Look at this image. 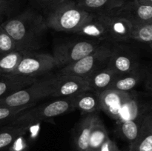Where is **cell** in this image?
<instances>
[{"label":"cell","instance_id":"7a4b0ae2","mask_svg":"<svg viewBox=\"0 0 152 151\" xmlns=\"http://www.w3.org/2000/svg\"><path fill=\"white\" fill-rule=\"evenodd\" d=\"M91 15L79 7L74 1L65 0L49 10L44 22L47 29L74 33Z\"/></svg>","mask_w":152,"mask_h":151},{"label":"cell","instance_id":"2e32d148","mask_svg":"<svg viewBox=\"0 0 152 151\" xmlns=\"http://www.w3.org/2000/svg\"><path fill=\"white\" fill-rule=\"evenodd\" d=\"M117 76V74L108 68L107 65L99 68L86 78L88 90H93L98 93L108 90Z\"/></svg>","mask_w":152,"mask_h":151},{"label":"cell","instance_id":"f1b7e54d","mask_svg":"<svg viewBox=\"0 0 152 151\" xmlns=\"http://www.w3.org/2000/svg\"><path fill=\"white\" fill-rule=\"evenodd\" d=\"M7 149L8 151H26L28 149V144L23 136H22L16 139Z\"/></svg>","mask_w":152,"mask_h":151},{"label":"cell","instance_id":"7c38bea8","mask_svg":"<svg viewBox=\"0 0 152 151\" xmlns=\"http://www.w3.org/2000/svg\"><path fill=\"white\" fill-rule=\"evenodd\" d=\"M130 96V91L124 92L108 89L99 93L100 109L109 118L117 121L125 102Z\"/></svg>","mask_w":152,"mask_h":151},{"label":"cell","instance_id":"8992f818","mask_svg":"<svg viewBox=\"0 0 152 151\" xmlns=\"http://www.w3.org/2000/svg\"><path fill=\"white\" fill-rule=\"evenodd\" d=\"M57 63L50 53L26 52L17 67L10 74L39 78L51 71Z\"/></svg>","mask_w":152,"mask_h":151},{"label":"cell","instance_id":"4316f807","mask_svg":"<svg viewBox=\"0 0 152 151\" xmlns=\"http://www.w3.org/2000/svg\"><path fill=\"white\" fill-rule=\"evenodd\" d=\"M14 50H18L16 43L0 25V57Z\"/></svg>","mask_w":152,"mask_h":151},{"label":"cell","instance_id":"e0dca14e","mask_svg":"<svg viewBox=\"0 0 152 151\" xmlns=\"http://www.w3.org/2000/svg\"><path fill=\"white\" fill-rule=\"evenodd\" d=\"M37 79V78L14 74L0 76V99L28 87Z\"/></svg>","mask_w":152,"mask_h":151},{"label":"cell","instance_id":"5bb4252c","mask_svg":"<svg viewBox=\"0 0 152 151\" xmlns=\"http://www.w3.org/2000/svg\"><path fill=\"white\" fill-rule=\"evenodd\" d=\"M74 33L102 42L110 41L106 28L97 14L91 15Z\"/></svg>","mask_w":152,"mask_h":151},{"label":"cell","instance_id":"603a6c76","mask_svg":"<svg viewBox=\"0 0 152 151\" xmlns=\"http://www.w3.org/2000/svg\"><path fill=\"white\" fill-rule=\"evenodd\" d=\"M28 127L7 124L0 127V151L7 149L16 139L24 136L28 131Z\"/></svg>","mask_w":152,"mask_h":151},{"label":"cell","instance_id":"d4e9b609","mask_svg":"<svg viewBox=\"0 0 152 151\" xmlns=\"http://www.w3.org/2000/svg\"><path fill=\"white\" fill-rule=\"evenodd\" d=\"M131 40L148 44L151 46L152 42V22L132 25Z\"/></svg>","mask_w":152,"mask_h":151},{"label":"cell","instance_id":"e575fe53","mask_svg":"<svg viewBox=\"0 0 152 151\" xmlns=\"http://www.w3.org/2000/svg\"><path fill=\"white\" fill-rule=\"evenodd\" d=\"M4 16H0V25H1L3 22V21H4Z\"/></svg>","mask_w":152,"mask_h":151},{"label":"cell","instance_id":"ffe728a7","mask_svg":"<svg viewBox=\"0 0 152 151\" xmlns=\"http://www.w3.org/2000/svg\"><path fill=\"white\" fill-rule=\"evenodd\" d=\"M129 151H152L151 110L145 114L137 139L129 144Z\"/></svg>","mask_w":152,"mask_h":151},{"label":"cell","instance_id":"836d02e7","mask_svg":"<svg viewBox=\"0 0 152 151\" xmlns=\"http://www.w3.org/2000/svg\"><path fill=\"white\" fill-rule=\"evenodd\" d=\"M137 1H138L140 3H142V4L152 5V0H137Z\"/></svg>","mask_w":152,"mask_h":151},{"label":"cell","instance_id":"9c48e42d","mask_svg":"<svg viewBox=\"0 0 152 151\" xmlns=\"http://www.w3.org/2000/svg\"><path fill=\"white\" fill-rule=\"evenodd\" d=\"M87 90L88 86L86 78L70 74L58 73L56 75L50 97H72Z\"/></svg>","mask_w":152,"mask_h":151},{"label":"cell","instance_id":"6da1fadb","mask_svg":"<svg viewBox=\"0 0 152 151\" xmlns=\"http://www.w3.org/2000/svg\"><path fill=\"white\" fill-rule=\"evenodd\" d=\"M1 26L13 38L17 50L24 52L38 50L47 29L42 16L32 10L4 20Z\"/></svg>","mask_w":152,"mask_h":151},{"label":"cell","instance_id":"ac0fdd59","mask_svg":"<svg viewBox=\"0 0 152 151\" xmlns=\"http://www.w3.org/2000/svg\"><path fill=\"white\" fill-rule=\"evenodd\" d=\"M146 70L139 67L137 69L125 74L117 75L108 89L129 92L134 89L139 84L144 81Z\"/></svg>","mask_w":152,"mask_h":151},{"label":"cell","instance_id":"f546056e","mask_svg":"<svg viewBox=\"0 0 152 151\" xmlns=\"http://www.w3.org/2000/svg\"><path fill=\"white\" fill-rule=\"evenodd\" d=\"M99 151H121L114 141L108 137L101 146Z\"/></svg>","mask_w":152,"mask_h":151},{"label":"cell","instance_id":"7402d4cb","mask_svg":"<svg viewBox=\"0 0 152 151\" xmlns=\"http://www.w3.org/2000/svg\"><path fill=\"white\" fill-rule=\"evenodd\" d=\"M145 115L136 119L116 122L117 127V130L119 136L129 144L137 139L140 133L141 127Z\"/></svg>","mask_w":152,"mask_h":151},{"label":"cell","instance_id":"d590c367","mask_svg":"<svg viewBox=\"0 0 152 151\" xmlns=\"http://www.w3.org/2000/svg\"><path fill=\"white\" fill-rule=\"evenodd\" d=\"M8 1H16V0H8Z\"/></svg>","mask_w":152,"mask_h":151},{"label":"cell","instance_id":"d6a6232c","mask_svg":"<svg viewBox=\"0 0 152 151\" xmlns=\"http://www.w3.org/2000/svg\"><path fill=\"white\" fill-rule=\"evenodd\" d=\"M145 88L149 91V93L151 92V71H148L147 72L146 71V74H145Z\"/></svg>","mask_w":152,"mask_h":151},{"label":"cell","instance_id":"277c9868","mask_svg":"<svg viewBox=\"0 0 152 151\" xmlns=\"http://www.w3.org/2000/svg\"><path fill=\"white\" fill-rule=\"evenodd\" d=\"M55 75L39 78L28 87L0 99V107H32L36 102L51 96Z\"/></svg>","mask_w":152,"mask_h":151},{"label":"cell","instance_id":"484cf974","mask_svg":"<svg viewBox=\"0 0 152 151\" xmlns=\"http://www.w3.org/2000/svg\"><path fill=\"white\" fill-rule=\"evenodd\" d=\"M25 53L26 52L21 51V50H14L1 56L0 76L12 73Z\"/></svg>","mask_w":152,"mask_h":151},{"label":"cell","instance_id":"9a60e30c","mask_svg":"<svg viewBox=\"0 0 152 151\" xmlns=\"http://www.w3.org/2000/svg\"><path fill=\"white\" fill-rule=\"evenodd\" d=\"M74 109H78L82 115L98 114L101 111L99 93L87 90L73 96Z\"/></svg>","mask_w":152,"mask_h":151},{"label":"cell","instance_id":"44dd1931","mask_svg":"<svg viewBox=\"0 0 152 151\" xmlns=\"http://www.w3.org/2000/svg\"><path fill=\"white\" fill-rule=\"evenodd\" d=\"M126 0H78L77 5L91 14H106L123 5Z\"/></svg>","mask_w":152,"mask_h":151},{"label":"cell","instance_id":"4dcf8cb0","mask_svg":"<svg viewBox=\"0 0 152 151\" xmlns=\"http://www.w3.org/2000/svg\"><path fill=\"white\" fill-rule=\"evenodd\" d=\"M35 1L41 6L49 8V10H50L65 0H35Z\"/></svg>","mask_w":152,"mask_h":151},{"label":"cell","instance_id":"8fae6325","mask_svg":"<svg viewBox=\"0 0 152 151\" xmlns=\"http://www.w3.org/2000/svg\"><path fill=\"white\" fill-rule=\"evenodd\" d=\"M106 28L110 41H131L132 24L126 19L111 14H97Z\"/></svg>","mask_w":152,"mask_h":151},{"label":"cell","instance_id":"3957f363","mask_svg":"<svg viewBox=\"0 0 152 151\" xmlns=\"http://www.w3.org/2000/svg\"><path fill=\"white\" fill-rule=\"evenodd\" d=\"M73 96L59 98L42 105L31 107L18 114L9 124L29 126L34 123L51 120L74 110Z\"/></svg>","mask_w":152,"mask_h":151},{"label":"cell","instance_id":"4fadbf2b","mask_svg":"<svg viewBox=\"0 0 152 151\" xmlns=\"http://www.w3.org/2000/svg\"><path fill=\"white\" fill-rule=\"evenodd\" d=\"M150 110H151V106L140 97L138 93L130 91V96L122 107L116 122L141 118Z\"/></svg>","mask_w":152,"mask_h":151},{"label":"cell","instance_id":"cb8c5ba5","mask_svg":"<svg viewBox=\"0 0 152 151\" xmlns=\"http://www.w3.org/2000/svg\"><path fill=\"white\" fill-rule=\"evenodd\" d=\"M108 137L109 136L106 127L98 115L91 132L87 151H99Z\"/></svg>","mask_w":152,"mask_h":151},{"label":"cell","instance_id":"52a82bcc","mask_svg":"<svg viewBox=\"0 0 152 151\" xmlns=\"http://www.w3.org/2000/svg\"><path fill=\"white\" fill-rule=\"evenodd\" d=\"M102 43V41L92 39L62 43L56 46L53 56L57 63V67L64 68L92 53Z\"/></svg>","mask_w":152,"mask_h":151},{"label":"cell","instance_id":"83f0119b","mask_svg":"<svg viewBox=\"0 0 152 151\" xmlns=\"http://www.w3.org/2000/svg\"><path fill=\"white\" fill-rule=\"evenodd\" d=\"M29 107H0V125L9 124L18 114Z\"/></svg>","mask_w":152,"mask_h":151},{"label":"cell","instance_id":"d6986e66","mask_svg":"<svg viewBox=\"0 0 152 151\" xmlns=\"http://www.w3.org/2000/svg\"><path fill=\"white\" fill-rule=\"evenodd\" d=\"M98 114L85 115L77 127L74 136V147L76 151H87L89 137L94 123Z\"/></svg>","mask_w":152,"mask_h":151},{"label":"cell","instance_id":"30bf717a","mask_svg":"<svg viewBox=\"0 0 152 151\" xmlns=\"http://www.w3.org/2000/svg\"><path fill=\"white\" fill-rule=\"evenodd\" d=\"M108 14L123 18L132 25L152 22V5L142 4L137 0L126 1L124 4Z\"/></svg>","mask_w":152,"mask_h":151},{"label":"cell","instance_id":"ba28073f","mask_svg":"<svg viewBox=\"0 0 152 151\" xmlns=\"http://www.w3.org/2000/svg\"><path fill=\"white\" fill-rule=\"evenodd\" d=\"M107 66L117 75L132 72L140 67L137 55L131 49L121 45H114Z\"/></svg>","mask_w":152,"mask_h":151},{"label":"cell","instance_id":"1f68e13d","mask_svg":"<svg viewBox=\"0 0 152 151\" xmlns=\"http://www.w3.org/2000/svg\"><path fill=\"white\" fill-rule=\"evenodd\" d=\"M12 1L0 0V16H5L10 11Z\"/></svg>","mask_w":152,"mask_h":151},{"label":"cell","instance_id":"5b68a950","mask_svg":"<svg viewBox=\"0 0 152 151\" xmlns=\"http://www.w3.org/2000/svg\"><path fill=\"white\" fill-rule=\"evenodd\" d=\"M111 47L112 45L110 41H103L92 53L77 62L62 68L59 73L87 78L95 70L107 65L111 53Z\"/></svg>","mask_w":152,"mask_h":151}]
</instances>
